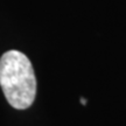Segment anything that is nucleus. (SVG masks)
Returning a JSON list of instances; mask_svg holds the SVG:
<instances>
[{"label":"nucleus","instance_id":"1","mask_svg":"<svg viewBox=\"0 0 126 126\" xmlns=\"http://www.w3.org/2000/svg\"><path fill=\"white\" fill-rule=\"evenodd\" d=\"M0 86L14 109L25 110L36 96V78L31 61L19 50L6 51L0 57Z\"/></svg>","mask_w":126,"mask_h":126},{"label":"nucleus","instance_id":"2","mask_svg":"<svg viewBox=\"0 0 126 126\" xmlns=\"http://www.w3.org/2000/svg\"><path fill=\"white\" fill-rule=\"evenodd\" d=\"M81 102H82V104H83V105H85V104H86V99L81 98Z\"/></svg>","mask_w":126,"mask_h":126}]
</instances>
